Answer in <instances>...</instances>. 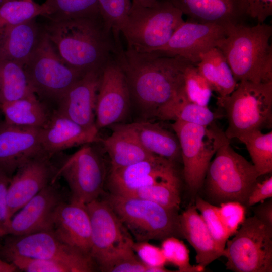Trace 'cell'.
<instances>
[{
    "mask_svg": "<svg viewBox=\"0 0 272 272\" xmlns=\"http://www.w3.org/2000/svg\"><path fill=\"white\" fill-rule=\"evenodd\" d=\"M116 60L125 77L131 108L141 120L157 118L161 110L186 96L185 71L192 64L187 60L128 48L119 51Z\"/></svg>",
    "mask_w": 272,
    "mask_h": 272,
    "instance_id": "1",
    "label": "cell"
},
{
    "mask_svg": "<svg viewBox=\"0 0 272 272\" xmlns=\"http://www.w3.org/2000/svg\"><path fill=\"white\" fill-rule=\"evenodd\" d=\"M43 28L64 62L84 74L101 72L123 49L100 14L48 20Z\"/></svg>",
    "mask_w": 272,
    "mask_h": 272,
    "instance_id": "2",
    "label": "cell"
},
{
    "mask_svg": "<svg viewBox=\"0 0 272 272\" xmlns=\"http://www.w3.org/2000/svg\"><path fill=\"white\" fill-rule=\"evenodd\" d=\"M227 36L217 46L222 52L237 83L272 82V27L264 23L226 28Z\"/></svg>",
    "mask_w": 272,
    "mask_h": 272,
    "instance_id": "3",
    "label": "cell"
},
{
    "mask_svg": "<svg viewBox=\"0 0 272 272\" xmlns=\"http://www.w3.org/2000/svg\"><path fill=\"white\" fill-rule=\"evenodd\" d=\"M258 177L253 164L233 149L224 134L206 173L203 185L206 200L217 206L236 201L246 207Z\"/></svg>",
    "mask_w": 272,
    "mask_h": 272,
    "instance_id": "4",
    "label": "cell"
},
{
    "mask_svg": "<svg viewBox=\"0 0 272 272\" xmlns=\"http://www.w3.org/2000/svg\"><path fill=\"white\" fill-rule=\"evenodd\" d=\"M217 104L225 112L228 125L224 133L230 140L272 127V82H239L229 95L218 97Z\"/></svg>",
    "mask_w": 272,
    "mask_h": 272,
    "instance_id": "5",
    "label": "cell"
},
{
    "mask_svg": "<svg viewBox=\"0 0 272 272\" xmlns=\"http://www.w3.org/2000/svg\"><path fill=\"white\" fill-rule=\"evenodd\" d=\"M106 200L137 242L163 240L171 236L182 237L178 209L112 193Z\"/></svg>",
    "mask_w": 272,
    "mask_h": 272,
    "instance_id": "6",
    "label": "cell"
},
{
    "mask_svg": "<svg viewBox=\"0 0 272 272\" xmlns=\"http://www.w3.org/2000/svg\"><path fill=\"white\" fill-rule=\"evenodd\" d=\"M183 15L166 0L159 1L150 7L132 5L120 31L127 48L141 52L160 49L185 21Z\"/></svg>",
    "mask_w": 272,
    "mask_h": 272,
    "instance_id": "7",
    "label": "cell"
},
{
    "mask_svg": "<svg viewBox=\"0 0 272 272\" xmlns=\"http://www.w3.org/2000/svg\"><path fill=\"white\" fill-rule=\"evenodd\" d=\"M24 67L34 92L52 111L53 106L55 110L65 93L84 75L64 62L44 30Z\"/></svg>",
    "mask_w": 272,
    "mask_h": 272,
    "instance_id": "8",
    "label": "cell"
},
{
    "mask_svg": "<svg viewBox=\"0 0 272 272\" xmlns=\"http://www.w3.org/2000/svg\"><path fill=\"white\" fill-rule=\"evenodd\" d=\"M171 126L180 146L185 184L189 191L195 194L203 187L210 163L224 131L215 122L205 126L175 121Z\"/></svg>",
    "mask_w": 272,
    "mask_h": 272,
    "instance_id": "9",
    "label": "cell"
},
{
    "mask_svg": "<svg viewBox=\"0 0 272 272\" xmlns=\"http://www.w3.org/2000/svg\"><path fill=\"white\" fill-rule=\"evenodd\" d=\"M233 236L222 253L227 258L226 269L272 271V227L253 216L246 218Z\"/></svg>",
    "mask_w": 272,
    "mask_h": 272,
    "instance_id": "10",
    "label": "cell"
},
{
    "mask_svg": "<svg viewBox=\"0 0 272 272\" xmlns=\"http://www.w3.org/2000/svg\"><path fill=\"white\" fill-rule=\"evenodd\" d=\"M2 237L0 257L5 261L19 256L60 261L75 266L79 272L94 271L97 267L90 255L63 243L50 231Z\"/></svg>",
    "mask_w": 272,
    "mask_h": 272,
    "instance_id": "11",
    "label": "cell"
},
{
    "mask_svg": "<svg viewBox=\"0 0 272 272\" xmlns=\"http://www.w3.org/2000/svg\"><path fill=\"white\" fill-rule=\"evenodd\" d=\"M86 206L91 227L90 256L97 267L106 271L115 259L132 248L134 241L106 199L98 198Z\"/></svg>",
    "mask_w": 272,
    "mask_h": 272,
    "instance_id": "12",
    "label": "cell"
},
{
    "mask_svg": "<svg viewBox=\"0 0 272 272\" xmlns=\"http://www.w3.org/2000/svg\"><path fill=\"white\" fill-rule=\"evenodd\" d=\"M88 144L74 154L55 159L56 179L62 177L70 190V200L86 205L99 198L106 179L104 161L97 149Z\"/></svg>",
    "mask_w": 272,
    "mask_h": 272,
    "instance_id": "13",
    "label": "cell"
},
{
    "mask_svg": "<svg viewBox=\"0 0 272 272\" xmlns=\"http://www.w3.org/2000/svg\"><path fill=\"white\" fill-rule=\"evenodd\" d=\"M57 180L44 188L14 214L0 229V237L51 231L57 208L67 200Z\"/></svg>",
    "mask_w": 272,
    "mask_h": 272,
    "instance_id": "14",
    "label": "cell"
},
{
    "mask_svg": "<svg viewBox=\"0 0 272 272\" xmlns=\"http://www.w3.org/2000/svg\"><path fill=\"white\" fill-rule=\"evenodd\" d=\"M131 110L125 77L115 58L103 68L100 74L95 106V126L99 130L121 123Z\"/></svg>",
    "mask_w": 272,
    "mask_h": 272,
    "instance_id": "15",
    "label": "cell"
},
{
    "mask_svg": "<svg viewBox=\"0 0 272 272\" xmlns=\"http://www.w3.org/2000/svg\"><path fill=\"white\" fill-rule=\"evenodd\" d=\"M57 171L54 156L46 153L32 158L18 168L8 187L6 223L41 190L58 180Z\"/></svg>",
    "mask_w": 272,
    "mask_h": 272,
    "instance_id": "16",
    "label": "cell"
},
{
    "mask_svg": "<svg viewBox=\"0 0 272 272\" xmlns=\"http://www.w3.org/2000/svg\"><path fill=\"white\" fill-rule=\"evenodd\" d=\"M226 36L225 27L187 20L180 25L164 46L155 51L167 56L181 57L196 65L202 55L216 47Z\"/></svg>",
    "mask_w": 272,
    "mask_h": 272,
    "instance_id": "17",
    "label": "cell"
},
{
    "mask_svg": "<svg viewBox=\"0 0 272 272\" xmlns=\"http://www.w3.org/2000/svg\"><path fill=\"white\" fill-rule=\"evenodd\" d=\"M176 163L154 155L124 167L110 169L108 181L111 193L122 195L156 183L179 179Z\"/></svg>",
    "mask_w": 272,
    "mask_h": 272,
    "instance_id": "18",
    "label": "cell"
},
{
    "mask_svg": "<svg viewBox=\"0 0 272 272\" xmlns=\"http://www.w3.org/2000/svg\"><path fill=\"white\" fill-rule=\"evenodd\" d=\"M40 128L0 122V170L12 177L22 164L45 153L41 142Z\"/></svg>",
    "mask_w": 272,
    "mask_h": 272,
    "instance_id": "19",
    "label": "cell"
},
{
    "mask_svg": "<svg viewBox=\"0 0 272 272\" xmlns=\"http://www.w3.org/2000/svg\"><path fill=\"white\" fill-rule=\"evenodd\" d=\"M50 232L63 243L90 255L91 227L86 205L70 199L62 202L55 213Z\"/></svg>",
    "mask_w": 272,
    "mask_h": 272,
    "instance_id": "20",
    "label": "cell"
},
{
    "mask_svg": "<svg viewBox=\"0 0 272 272\" xmlns=\"http://www.w3.org/2000/svg\"><path fill=\"white\" fill-rule=\"evenodd\" d=\"M101 73L85 74L63 95L55 111L83 127H96L95 106Z\"/></svg>",
    "mask_w": 272,
    "mask_h": 272,
    "instance_id": "21",
    "label": "cell"
},
{
    "mask_svg": "<svg viewBox=\"0 0 272 272\" xmlns=\"http://www.w3.org/2000/svg\"><path fill=\"white\" fill-rule=\"evenodd\" d=\"M98 132L96 127H83L54 110L41 129L42 148L45 153L53 156L69 148L100 141Z\"/></svg>",
    "mask_w": 272,
    "mask_h": 272,
    "instance_id": "22",
    "label": "cell"
},
{
    "mask_svg": "<svg viewBox=\"0 0 272 272\" xmlns=\"http://www.w3.org/2000/svg\"><path fill=\"white\" fill-rule=\"evenodd\" d=\"M188 17L201 23L225 28L241 23L246 16L241 0H166Z\"/></svg>",
    "mask_w": 272,
    "mask_h": 272,
    "instance_id": "23",
    "label": "cell"
},
{
    "mask_svg": "<svg viewBox=\"0 0 272 272\" xmlns=\"http://www.w3.org/2000/svg\"><path fill=\"white\" fill-rule=\"evenodd\" d=\"M179 224L182 237L196 252L198 265L205 268L222 256L223 251L217 244L195 205L189 206L179 215Z\"/></svg>",
    "mask_w": 272,
    "mask_h": 272,
    "instance_id": "24",
    "label": "cell"
},
{
    "mask_svg": "<svg viewBox=\"0 0 272 272\" xmlns=\"http://www.w3.org/2000/svg\"><path fill=\"white\" fill-rule=\"evenodd\" d=\"M43 32L36 18L0 31V58L25 65L36 49Z\"/></svg>",
    "mask_w": 272,
    "mask_h": 272,
    "instance_id": "25",
    "label": "cell"
},
{
    "mask_svg": "<svg viewBox=\"0 0 272 272\" xmlns=\"http://www.w3.org/2000/svg\"><path fill=\"white\" fill-rule=\"evenodd\" d=\"M112 134L102 140L110 160V169L124 167L154 155L139 142L126 123L112 125Z\"/></svg>",
    "mask_w": 272,
    "mask_h": 272,
    "instance_id": "26",
    "label": "cell"
},
{
    "mask_svg": "<svg viewBox=\"0 0 272 272\" xmlns=\"http://www.w3.org/2000/svg\"><path fill=\"white\" fill-rule=\"evenodd\" d=\"M126 124L148 152L175 163L182 162L180 146L175 133L149 120Z\"/></svg>",
    "mask_w": 272,
    "mask_h": 272,
    "instance_id": "27",
    "label": "cell"
},
{
    "mask_svg": "<svg viewBox=\"0 0 272 272\" xmlns=\"http://www.w3.org/2000/svg\"><path fill=\"white\" fill-rule=\"evenodd\" d=\"M6 122L20 126L42 128L53 111L34 93L19 99L0 104Z\"/></svg>",
    "mask_w": 272,
    "mask_h": 272,
    "instance_id": "28",
    "label": "cell"
},
{
    "mask_svg": "<svg viewBox=\"0 0 272 272\" xmlns=\"http://www.w3.org/2000/svg\"><path fill=\"white\" fill-rule=\"evenodd\" d=\"M196 66L218 97L228 96L236 88L238 83L222 52L217 47L203 54Z\"/></svg>",
    "mask_w": 272,
    "mask_h": 272,
    "instance_id": "29",
    "label": "cell"
},
{
    "mask_svg": "<svg viewBox=\"0 0 272 272\" xmlns=\"http://www.w3.org/2000/svg\"><path fill=\"white\" fill-rule=\"evenodd\" d=\"M34 93L24 65L14 61L0 58L1 104L15 101Z\"/></svg>",
    "mask_w": 272,
    "mask_h": 272,
    "instance_id": "30",
    "label": "cell"
},
{
    "mask_svg": "<svg viewBox=\"0 0 272 272\" xmlns=\"http://www.w3.org/2000/svg\"><path fill=\"white\" fill-rule=\"evenodd\" d=\"M221 116L211 111L208 106L189 101L185 96L163 109L157 118L209 126Z\"/></svg>",
    "mask_w": 272,
    "mask_h": 272,
    "instance_id": "31",
    "label": "cell"
},
{
    "mask_svg": "<svg viewBox=\"0 0 272 272\" xmlns=\"http://www.w3.org/2000/svg\"><path fill=\"white\" fill-rule=\"evenodd\" d=\"M238 139L245 145L258 176L271 173L272 131L264 133L262 130H254L244 134Z\"/></svg>",
    "mask_w": 272,
    "mask_h": 272,
    "instance_id": "32",
    "label": "cell"
},
{
    "mask_svg": "<svg viewBox=\"0 0 272 272\" xmlns=\"http://www.w3.org/2000/svg\"><path fill=\"white\" fill-rule=\"evenodd\" d=\"M47 8L34 0H10L0 6V31L39 16H45Z\"/></svg>",
    "mask_w": 272,
    "mask_h": 272,
    "instance_id": "33",
    "label": "cell"
},
{
    "mask_svg": "<svg viewBox=\"0 0 272 272\" xmlns=\"http://www.w3.org/2000/svg\"><path fill=\"white\" fill-rule=\"evenodd\" d=\"M180 186L179 178L156 183L119 195L138 197L168 208L179 210L181 202Z\"/></svg>",
    "mask_w": 272,
    "mask_h": 272,
    "instance_id": "34",
    "label": "cell"
},
{
    "mask_svg": "<svg viewBox=\"0 0 272 272\" xmlns=\"http://www.w3.org/2000/svg\"><path fill=\"white\" fill-rule=\"evenodd\" d=\"M48 20L100 14L98 0H45Z\"/></svg>",
    "mask_w": 272,
    "mask_h": 272,
    "instance_id": "35",
    "label": "cell"
},
{
    "mask_svg": "<svg viewBox=\"0 0 272 272\" xmlns=\"http://www.w3.org/2000/svg\"><path fill=\"white\" fill-rule=\"evenodd\" d=\"M184 91L189 101L203 106H208L213 90L196 65L191 64L185 71Z\"/></svg>",
    "mask_w": 272,
    "mask_h": 272,
    "instance_id": "36",
    "label": "cell"
},
{
    "mask_svg": "<svg viewBox=\"0 0 272 272\" xmlns=\"http://www.w3.org/2000/svg\"><path fill=\"white\" fill-rule=\"evenodd\" d=\"M195 206L219 247L224 250L230 236L224 226L218 211V206L197 196Z\"/></svg>",
    "mask_w": 272,
    "mask_h": 272,
    "instance_id": "37",
    "label": "cell"
},
{
    "mask_svg": "<svg viewBox=\"0 0 272 272\" xmlns=\"http://www.w3.org/2000/svg\"><path fill=\"white\" fill-rule=\"evenodd\" d=\"M161 249L166 262L170 263L178 269L180 272L202 271L205 268L190 263L189 251L184 242L171 236L162 240Z\"/></svg>",
    "mask_w": 272,
    "mask_h": 272,
    "instance_id": "38",
    "label": "cell"
},
{
    "mask_svg": "<svg viewBox=\"0 0 272 272\" xmlns=\"http://www.w3.org/2000/svg\"><path fill=\"white\" fill-rule=\"evenodd\" d=\"M100 15L105 24L119 37L121 29L132 6L131 0H98Z\"/></svg>",
    "mask_w": 272,
    "mask_h": 272,
    "instance_id": "39",
    "label": "cell"
},
{
    "mask_svg": "<svg viewBox=\"0 0 272 272\" xmlns=\"http://www.w3.org/2000/svg\"><path fill=\"white\" fill-rule=\"evenodd\" d=\"M6 262L26 272H79L75 266L60 261L23 257H13Z\"/></svg>",
    "mask_w": 272,
    "mask_h": 272,
    "instance_id": "40",
    "label": "cell"
},
{
    "mask_svg": "<svg viewBox=\"0 0 272 272\" xmlns=\"http://www.w3.org/2000/svg\"><path fill=\"white\" fill-rule=\"evenodd\" d=\"M218 211L230 237L233 236L246 219V207L236 201L220 204Z\"/></svg>",
    "mask_w": 272,
    "mask_h": 272,
    "instance_id": "41",
    "label": "cell"
},
{
    "mask_svg": "<svg viewBox=\"0 0 272 272\" xmlns=\"http://www.w3.org/2000/svg\"><path fill=\"white\" fill-rule=\"evenodd\" d=\"M149 267L144 263L131 248L118 256L108 267V272H149Z\"/></svg>",
    "mask_w": 272,
    "mask_h": 272,
    "instance_id": "42",
    "label": "cell"
},
{
    "mask_svg": "<svg viewBox=\"0 0 272 272\" xmlns=\"http://www.w3.org/2000/svg\"><path fill=\"white\" fill-rule=\"evenodd\" d=\"M132 248L139 259L149 267L164 266L167 263L161 248L148 241L134 242Z\"/></svg>",
    "mask_w": 272,
    "mask_h": 272,
    "instance_id": "43",
    "label": "cell"
},
{
    "mask_svg": "<svg viewBox=\"0 0 272 272\" xmlns=\"http://www.w3.org/2000/svg\"><path fill=\"white\" fill-rule=\"evenodd\" d=\"M246 16L264 23L272 15V0H241Z\"/></svg>",
    "mask_w": 272,
    "mask_h": 272,
    "instance_id": "44",
    "label": "cell"
},
{
    "mask_svg": "<svg viewBox=\"0 0 272 272\" xmlns=\"http://www.w3.org/2000/svg\"><path fill=\"white\" fill-rule=\"evenodd\" d=\"M272 197V177L256 182L248 197L247 207H252Z\"/></svg>",
    "mask_w": 272,
    "mask_h": 272,
    "instance_id": "45",
    "label": "cell"
},
{
    "mask_svg": "<svg viewBox=\"0 0 272 272\" xmlns=\"http://www.w3.org/2000/svg\"><path fill=\"white\" fill-rule=\"evenodd\" d=\"M11 177L0 170V229L7 222V197Z\"/></svg>",
    "mask_w": 272,
    "mask_h": 272,
    "instance_id": "46",
    "label": "cell"
},
{
    "mask_svg": "<svg viewBox=\"0 0 272 272\" xmlns=\"http://www.w3.org/2000/svg\"><path fill=\"white\" fill-rule=\"evenodd\" d=\"M254 216L258 219L272 227V200L264 201L254 207Z\"/></svg>",
    "mask_w": 272,
    "mask_h": 272,
    "instance_id": "47",
    "label": "cell"
},
{
    "mask_svg": "<svg viewBox=\"0 0 272 272\" xmlns=\"http://www.w3.org/2000/svg\"><path fill=\"white\" fill-rule=\"evenodd\" d=\"M18 270L14 265L0 258V272H15Z\"/></svg>",
    "mask_w": 272,
    "mask_h": 272,
    "instance_id": "48",
    "label": "cell"
},
{
    "mask_svg": "<svg viewBox=\"0 0 272 272\" xmlns=\"http://www.w3.org/2000/svg\"><path fill=\"white\" fill-rule=\"evenodd\" d=\"M132 5L143 7H150L161 0H131Z\"/></svg>",
    "mask_w": 272,
    "mask_h": 272,
    "instance_id": "49",
    "label": "cell"
},
{
    "mask_svg": "<svg viewBox=\"0 0 272 272\" xmlns=\"http://www.w3.org/2000/svg\"><path fill=\"white\" fill-rule=\"evenodd\" d=\"M9 1L10 0H0V6Z\"/></svg>",
    "mask_w": 272,
    "mask_h": 272,
    "instance_id": "50",
    "label": "cell"
},
{
    "mask_svg": "<svg viewBox=\"0 0 272 272\" xmlns=\"http://www.w3.org/2000/svg\"><path fill=\"white\" fill-rule=\"evenodd\" d=\"M1 96H0V104H1Z\"/></svg>",
    "mask_w": 272,
    "mask_h": 272,
    "instance_id": "51",
    "label": "cell"
}]
</instances>
